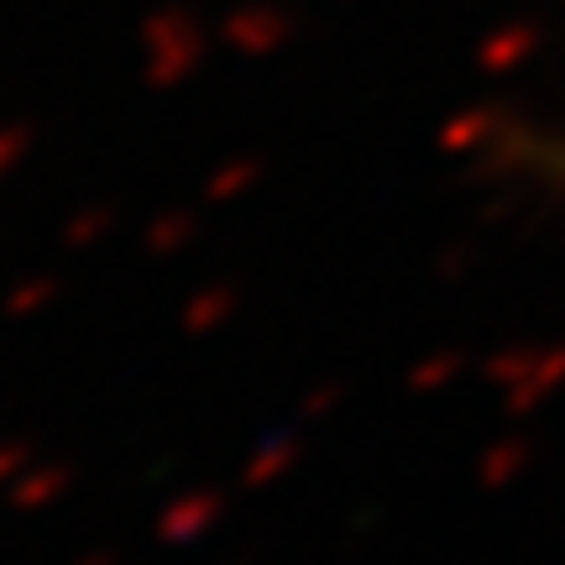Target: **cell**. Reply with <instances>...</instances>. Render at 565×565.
Segmentation results:
<instances>
[{"instance_id": "cell-1", "label": "cell", "mask_w": 565, "mask_h": 565, "mask_svg": "<svg viewBox=\"0 0 565 565\" xmlns=\"http://www.w3.org/2000/svg\"><path fill=\"white\" fill-rule=\"evenodd\" d=\"M210 42H215V32L179 0L147 11V21H141V79L152 89H179L204 68Z\"/></svg>"}, {"instance_id": "cell-2", "label": "cell", "mask_w": 565, "mask_h": 565, "mask_svg": "<svg viewBox=\"0 0 565 565\" xmlns=\"http://www.w3.org/2000/svg\"><path fill=\"white\" fill-rule=\"evenodd\" d=\"M215 38L231 53H242V58H273V53H282L294 42V17L282 6H273V0H242V6H231L221 17Z\"/></svg>"}, {"instance_id": "cell-3", "label": "cell", "mask_w": 565, "mask_h": 565, "mask_svg": "<svg viewBox=\"0 0 565 565\" xmlns=\"http://www.w3.org/2000/svg\"><path fill=\"white\" fill-rule=\"evenodd\" d=\"M231 513V498L215 492V487H194V492H179L173 503H162L158 513V540L162 545H204L215 529L225 524Z\"/></svg>"}, {"instance_id": "cell-4", "label": "cell", "mask_w": 565, "mask_h": 565, "mask_svg": "<svg viewBox=\"0 0 565 565\" xmlns=\"http://www.w3.org/2000/svg\"><path fill=\"white\" fill-rule=\"evenodd\" d=\"M68 487H74V471L63 461H32L17 477V487L6 492V508H17V513H42V508L63 503Z\"/></svg>"}, {"instance_id": "cell-5", "label": "cell", "mask_w": 565, "mask_h": 565, "mask_svg": "<svg viewBox=\"0 0 565 565\" xmlns=\"http://www.w3.org/2000/svg\"><path fill=\"white\" fill-rule=\"evenodd\" d=\"M236 309H242V288L236 282H210L200 294H189L179 324H183V335L204 341V335H221L225 324L236 320Z\"/></svg>"}, {"instance_id": "cell-6", "label": "cell", "mask_w": 565, "mask_h": 565, "mask_svg": "<svg viewBox=\"0 0 565 565\" xmlns=\"http://www.w3.org/2000/svg\"><path fill=\"white\" fill-rule=\"evenodd\" d=\"M200 242V210H189V204H173V210H158L147 231H141V246L152 252V257H179L189 246Z\"/></svg>"}, {"instance_id": "cell-7", "label": "cell", "mask_w": 565, "mask_h": 565, "mask_svg": "<svg viewBox=\"0 0 565 565\" xmlns=\"http://www.w3.org/2000/svg\"><path fill=\"white\" fill-rule=\"evenodd\" d=\"M257 183H263V158H225L221 168H210L200 200L210 204V210H225V204L246 200Z\"/></svg>"}, {"instance_id": "cell-8", "label": "cell", "mask_w": 565, "mask_h": 565, "mask_svg": "<svg viewBox=\"0 0 565 565\" xmlns=\"http://www.w3.org/2000/svg\"><path fill=\"white\" fill-rule=\"evenodd\" d=\"M299 461V445L288 440V435H267L252 456H246V466H242V487L246 492H267V487L278 482L288 466Z\"/></svg>"}, {"instance_id": "cell-9", "label": "cell", "mask_w": 565, "mask_h": 565, "mask_svg": "<svg viewBox=\"0 0 565 565\" xmlns=\"http://www.w3.org/2000/svg\"><path fill=\"white\" fill-rule=\"evenodd\" d=\"M110 231H116V210L110 204H84V210H74V221L58 231V242L68 252H95Z\"/></svg>"}, {"instance_id": "cell-10", "label": "cell", "mask_w": 565, "mask_h": 565, "mask_svg": "<svg viewBox=\"0 0 565 565\" xmlns=\"http://www.w3.org/2000/svg\"><path fill=\"white\" fill-rule=\"evenodd\" d=\"M63 294L58 278H47V273H38V278H21L11 294H6V315L11 320H32V315H42V309H53Z\"/></svg>"}, {"instance_id": "cell-11", "label": "cell", "mask_w": 565, "mask_h": 565, "mask_svg": "<svg viewBox=\"0 0 565 565\" xmlns=\"http://www.w3.org/2000/svg\"><path fill=\"white\" fill-rule=\"evenodd\" d=\"M26 152H32V126L26 121L0 126V179H6V173H17L21 162H26Z\"/></svg>"}, {"instance_id": "cell-12", "label": "cell", "mask_w": 565, "mask_h": 565, "mask_svg": "<svg viewBox=\"0 0 565 565\" xmlns=\"http://www.w3.org/2000/svg\"><path fill=\"white\" fill-rule=\"evenodd\" d=\"M32 461H38V456H32V445L0 440V498H6V492L17 487V477H21V471H26Z\"/></svg>"}, {"instance_id": "cell-13", "label": "cell", "mask_w": 565, "mask_h": 565, "mask_svg": "<svg viewBox=\"0 0 565 565\" xmlns=\"http://www.w3.org/2000/svg\"><path fill=\"white\" fill-rule=\"evenodd\" d=\"M74 565H116V555H105V550H95V555H84V561H74Z\"/></svg>"}]
</instances>
